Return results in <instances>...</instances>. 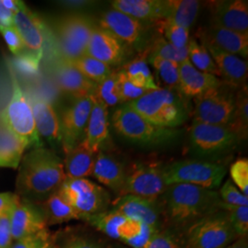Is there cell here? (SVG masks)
I'll use <instances>...</instances> for the list:
<instances>
[{
	"instance_id": "cell-1",
	"label": "cell",
	"mask_w": 248,
	"mask_h": 248,
	"mask_svg": "<svg viewBox=\"0 0 248 248\" xmlns=\"http://www.w3.org/2000/svg\"><path fill=\"white\" fill-rule=\"evenodd\" d=\"M66 176L62 159L44 146L22 156L16 181L17 195L24 200H46L62 186Z\"/></svg>"
},
{
	"instance_id": "cell-2",
	"label": "cell",
	"mask_w": 248,
	"mask_h": 248,
	"mask_svg": "<svg viewBox=\"0 0 248 248\" xmlns=\"http://www.w3.org/2000/svg\"><path fill=\"white\" fill-rule=\"evenodd\" d=\"M158 202L161 212L177 226H190L220 209L222 202L217 191L189 184L167 186Z\"/></svg>"
},
{
	"instance_id": "cell-3",
	"label": "cell",
	"mask_w": 248,
	"mask_h": 248,
	"mask_svg": "<svg viewBox=\"0 0 248 248\" xmlns=\"http://www.w3.org/2000/svg\"><path fill=\"white\" fill-rule=\"evenodd\" d=\"M126 104L151 124L168 129H177L189 114L186 97L174 89L149 90L141 98Z\"/></svg>"
},
{
	"instance_id": "cell-4",
	"label": "cell",
	"mask_w": 248,
	"mask_h": 248,
	"mask_svg": "<svg viewBox=\"0 0 248 248\" xmlns=\"http://www.w3.org/2000/svg\"><path fill=\"white\" fill-rule=\"evenodd\" d=\"M112 124L116 133L124 139L142 146H163L176 141L180 135L177 129L151 124L127 104H123L114 111Z\"/></svg>"
},
{
	"instance_id": "cell-5",
	"label": "cell",
	"mask_w": 248,
	"mask_h": 248,
	"mask_svg": "<svg viewBox=\"0 0 248 248\" xmlns=\"http://www.w3.org/2000/svg\"><path fill=\"white\" fill-rule=\"evenodd\" d=\"M8 66L12 94L9 104L0 113V119L11 133L26 143L28 149L43 147L29 98L21 89L12 65L9 62Z\"/></svg>"
},
{
	"instance_id": "cell-6",
	"label": "cell",
	"mask_w": 248,
	"mask_h": 248,
	"mask_svg": "<svg viewBox=\"0 0 248 248\" xmlns=\"http://www.w3.org/2000/svg\"><path fill=\"white\" fill-rule=\"evenodd\" d=\"M162 173L167 186L189 184L214 190L221 186L226 167L209 160H179L162 167Z\"/></svg>"
},
{
	"instance_id": "cell-7",
	"label": "cell",
	"mask_w": 248,
	"mask_h": 248,
	"mask_svg": "<svg viewBox=\"0 0 248 248\" xmlns=\"http://www.w3.org/2000/svg\"><path fill=\"white\" fill-rule=\"evenodd\" d=\"M95 22L83 14H70L60 18L54 27L60 59L71 62L85 55Z\"/></svg>"
},
{
	"instance_id": "cell-8",
	"label": "cell",
	"mask_w": 248,
	"mask_h": 248,
	"mask_svg": "<svg viewBox=\"0 0 248 248\" xmlns=\"http://www.w3.org/2000/svg\"><path fill=\"white\" fill-rule=\"evenodd\" d=\"M236 238L227 214L219 210L187 227L186 248H223Z\"/></svg>"
},
{
	"instance_id": "cell-9",
	"label": "cell",
	"mask_w": 248,
	"mask_h": 248,
	"mask_svg": "<svg viewBox=\"0 0 248 248\" xmlns=\"http://www.w3.org/2000/svg\"><path fill=\"white\" fill-rule=\"evenodd\" d=\"M188 142L191 152L201 157H217L235 148L241 141L225 125L193 122Z\"/></svg>"
},
{
	"instance_id": "cell-10",
	"label": "cell",
	"mask_w": 248,
	"mask_h": 248,
	"mask_svg": "<svg viewBox=\"0 0 248 248\" xmlns=\"http://www.w3.org/2000/svg\"><path fill=\"white\" fill-rule=\"evenodd\" d=\"M59 190L79 213L81 220L85 216L105 212L111 203L106 189L88 178H65Z\"/></svg>"
},
{
	"instance_id": "cell-11",
	"label": "cell",
	"mask_w": 248,
	"mask_h": 248,
	"mask_svg": "<svg viewBox=\"0 0 248 248\" xmlns=\"http://www.w3.org/2000/svg\"><path fill=\"white\" fill-rule=\"evenodd\" d=\"M237 90L222 82L194 98V122L226 126L234 109Z\"/></svg>"
},
{
	"instance_id": "cell-12",
	"label": "cell",
	"mask_w": 248,
	"mask_h": 248,
	"mask_svg": "<svg viewBox=\"0 0 248 248\" xmlns=\"http://www.w3.org/2000/svg\"><path fill=\"white\" fill-rule=\"evenodd\" d=\"M98 26L105 29L124 45L135 50L142 52L143 48L149 46L147 24L116 9L103 12Z\"/></svg>"
},
{
	"instance_id": "cell-13",
	"label": "cell",
	"mask_w": 248,
	"mask_h": 248,
	"mask_svg": "<svg viewBox=\"0 0 248 248\" xmlns=\"http://www.w3.org/2000/svg\"><path fill=\"white\" fill-rule=\"evenodd\" d=\"M92 105V96L75 98L62 111L59 120L61 144L64 154L83 141Z\"/></svg>"
},
{
	"instance_id": "cell-14",
	"label": "cell",
	"mask_w": 248,
	"mask_h": 248,
	"mask_svg": "<svg viewBox=\"0 0 248 248\" xmlns=\"http://www.w3.org/2000/svg\"><path fill=\"white\" fill-rule=\"evenodd\" d=\"M162 167L151 164L136 166L127 173L120 196L133 195L146 199L157 200L167 188Z\"/></svg>"
},
{
	"instance_id": "cell-15",
	"label": "cell",
	"mask_w": 248,
	"mask_h": 248,
	"mask_svg": "<svg viewBox=\"0 0 248 248\" xmlns=\"http://www.w3.org/2000/svg\"><path fill=\"white\" fill-rule=\"evenodd\" d=\"M128 46L105 29L96 25L92 31L86 55L93 57L108 66H120L128 55Z\"/></svg>"
},
{
	"instance_id": "cell-16",
	"label": "cell",
	"mask_w": 248,
	"mask_h": 248,
	"mask_svg": "<svg viewBox=\"0 0 248 248\" xmlns=\"http://www.w3.org/2000/svg\"><path fill=\"white\" fill-rule=\"evenodd\" d=\"M211 24L248 34V2L220 0L208 2Z\"/></svg>"
},
{
	"instance_id": "cell-17",
	"label": "cell",
	"mask_w": 248,
	"mask_h": 248,
	"mask_svg": "<svg viewBox=\"0 0 248 248\" xmlns=\"http://www.w3.org/2000/svg\"><path fill=\"white\" fill-rule=\"evenodd\" d=\"M195 35L202 45L213 46L223 52L248 58V34L210 23L199 28Z\"/></svg>"
},
{
	"instance_id": "cell-18",
	"label": "cell",
	"mask_w": 248,
	"mask_h": 248,
	"mask_svg": "<svg viewBox=\"0 0 248 248\" xmlns=\"http://www.w3.org/2000/svg\"><path fill=\"white\" fill-rule=\"evenodd\" d=\"M10 225L13 241L46 230L47 226L42 211L17 194L10 212Z\"/></svg>"
},
{
	"instance_id": "cell-19",
	"label": "cell",
	"mask_w": 248,
	"mask_h": 248,
	"mask_svg": "<svg viewBox=\"0 0 248 248\" xmlns=\"http://www.w3.org/2000/svg\"><path fill=\"white\" fill-rule=\"evenodd\" d=\"M113 210L126 218L138 220L159 229L161 219L158 199L152 200L133 195L120 196L113 202Z\"/></svg>"
},
{
	"instance_id": "cell-20",
	"label": "cell",
	"mask_w": 248,
	"mask_h": 248,
	"mask_svg": "<svg viewBox=\"0 0 248 248\" xmlns=\"http://www.w3.org/2000/svg\"><path fill=\"white\" fill-rule=\"evenodd\" d=\"M54 78L60 89L75 98L93 96L97 87L70 62L62 59L54 66Z\"/></svg>"
},
{
	"instance_id": "cell-21",
	"label": "cell",
	"mask_w": 248,
	"mask_h": 248,
	"mask_svg": "<svg viewBox=\"0 0 248 248\" xmlns=\"http://www.w3.org/2000/svg\"><path fill=\"white\" fill-rule=\"evenodd\" d=\"M203 46L216 63L221 75L220 78L223 79L222 82L236 89L248 86V62L237 55L223 52L213 46Z\"/></svg>"
},
{
	"instance_id": "cell-22",
	"label": "cell",
	"mask_w": 248,
	"mask_h": 248,
	"mask_svg": "<svg viewBox=\"0 0 248 248\" xmlns=\"http://www.w3.org/2000/svg\"><path fill=\"white\" fill-rule=\"evenodd\" d=\"M13 26L16 28L26 50L44 53L45 27L42 20L24 4L14 15Z\"/></svg>"
},
{
	"instance_id": "cell-23",
	"label": "cell",
	"mask_w": 248,
	"mask_h": 248,
	"mask_svg": "<svg viewBox=\"0 0 248 248\" xmlns=\"http://www.w3.org/2000/svg\"><path fill=\"white\" fill-rule=\"evenodd\" d=\"M93 105L82 142L95 154L102 150L109 137V119L108 107L92 96Z\"/></svg>"
},
{
	"instance_id": "cell-24",
	"label": "cell",
	"mask_w": 248,
	"mask_h": 248,
	"mask_svg": "<svg viewBox=\"0 0 248 248\" xmlns=\"http://www.w3.org/2000/svg\"><path fill=\"white\" fill-rule=\"evenodd\" d=\"M222 83V80L213 75L196 69L188 59L179 63L178 91L186 98H196Z\"/></svg>"
},
{
	"instance_id": "cell-25",
	"label": "cell",
	"mask_w": 248,
	"mask_h": 248,
	"mask_svg": "<svg viewBox=\"0 0 248 248\" xmlns=\"http://www.w3.org/2000/svg\"><path fill=\"white\" fill-rule=\"evenodd\" d=\"M127 173L120 160L100 150L96 155L91 176L119 195L124 186Z\"/></svg>"
},
{
	"instance_id": "cell-26",
	"label": "cell",
	"mask_w": 248,
	"mask_h": 248,
	"mask_svg": "<svg viewBox=\"0 0 248 248\" xmlns=\"http://www.w3.org/2000/svg\"><path fill=\"white\" fill-rule=\"evenodd\" d=\"M29 101L40 137H44L51 144L61 143L60 120L52 105L44 98L36 97L31 98Z\"/></svg>"
},
{
	"instance_id": "cell-27",
	"label": "cell",
	"mask_w": 248,
	"mask_h": 248,
	"mask_svg": "<svg viewBox=\"0 0 248 248\" xmlns=\"http://www.w3.org/2000/svg\"><path fill=\"white\" fill-rule=\"evenodd\" d=\"M111 8L146 24L165 19L164 0H114Z\"/></svg>"
},
{
	"instance_id": "cell-28",
	"label": "cell",
	"mask_w": 248,
	"mask_h": 248,
	"mask_svg": "<svg viewBox=\"0 0 248 248\" xmlns=\"http://www.w3.org/2000/svg\"><path fill=\"white\" fill-rule=\"evenodd\" d=\"M64 155L62 163L66 178H86L91 176L97 154L81 142Z\"/></svg>"
},
{
	"instance_id": "cell-29",
	"label": "cell",
	"mask_w": 248,
	"mask_h": 248,
	"mask_svg": "<svg viewBox=\"0 0 248 248\" xmlns=\"http://www.w3.org/2000/svg\"><path fill=\"white\" fill-rule=\"evenodd\" d=\"M42 213L46 225L60 224L72 220H81V216L58 189L49 196L43 204Z\"/></svg>"
},
{
	"instance_id": "cell-30",
	"label": "cell",
	"mask_w": 248,
	"mask_h": 248,
	"mask_svg": "<svg viewBox=\"0 0 248 248\" xmlns=\"http://www.w3.org/2000/svg\"><path fill=\"white\" fill-rule=\"evenodd\" d=\"M164 4L165 19L188 30L195 24L202 6L196 0H164Z\"/></svg>"
},
{
	"instance_id": "cell-31",
	"label": "cell",
	"mask_w": 248,
	"mask_h": 248,
	"mask_svg": "<svg viewBox=\"0 0 248 248\" xmlns=\"http://www.w3.org/2000/svg\"><path fill=\"white\" fill-rule=\"evenodd\" d=\"M27 144L11 133L0 119V168L18 169Z\"/></svg>"
},
{
	"instance_id": "cell-32",
	"label": "cell",
	"mask_w": 248,
	"mask_h": 248,
	"mask_svg": "<svg viewBox=\"0 0 248 248\" xmlns=\"http://www.w3.org/2000/svg\"><path fill=\"white\" fill-rule=\"evenodd\" d=\"M159 229L144 222L127 218L120 230L119 240L133 248H146Z\"/></svg>"
},
{
	"instance_id": "cell-33",
	"label": "cell",
	"mask_w": 248,
	"mask_h": 248,
	"mask_svg": "<svg viewBox=\"0 0 248 248\" xmlns=\"http://www.w3.org/2000/svg\"><path fill=\"white\" fill-rule=\"evenodd\" d=\"M121 71L124 72L127 78L132 81L134 85L147 91L160 88L156 84L149 68L147 62V55L145 53L128 62H125Z\"/></svg>"
},
{
	"instance_id": "cell-34",
	"label": "cell",
	"mask_w": 248,
	"mask_h": 248,
	"mask_svg": "<svg viewBox=\"0 0 248 248\" xmlns=\"http://www.w3.org/2000/svg\"><path fill=\"white\" fill-rule=\"evenodd\" d=\"M232 133L236 135L241 142L248 136V86L236 92L235 105L230 121L226 125Z\"/></svg>"
},
{
	"instance_id": "cell-35",
	"label": "cell",
	"mask_w": 248,
	"mask_h": 248,
	"mask_svg": "<svg viewBox=\"0 0 248 248\" xmlns=\"http://www.w3.org/2000/svg\"><path fill=\"white\" fill-rule=\"evenodd\" d=\"M82 220L108 237L119 240L120 230L127 218L122 213L111 209L102 213L85 216Z\"/></svg>"
},
{
	"instance_id": "cell-36",
	"label": "cell",
	"mask_w": 248,
	"mask_h": 248,
	"mask_svg": "<svg viewBox=\"0 0 248 248\" xmlns=\"http://www.w3.org/2000/svg\"><path fill=\"white\" fill-rule=\"evenodd\" d=\"M188 52V60L192 63V65L199 71L207 73L213 75L216 78H220V72L213 61L212 56L205 46L201 45L195 37L189 38V42L187 45Z\"/></svg>"
},
{
	"instance_id": "cell-37",
	"label": "cell",
	"mask_w": 248,
	"mask_h": 248,
	"mask_svg": "<svg viewBox=\"0 0 248 248\" xmlns=\"http://www.w3.org/2000/svg\"><path fill=\"white\" fill-rule=\"evenodd\" d=\"M69 62L83 76L96 84L100 83L112 73L110 66L86 54Z\"/></svg>"
},
{
	"instance_id": "cell-38",
	"label": "cell",
	"mask_w": 248,
	"mask_h": 248,
	"mask_svg": "<svg viewBox=\"0 0 248 248\" xmlns=\"http://www.w3.org/2000/svg\"><path fill=\"white\" fill-rule=\"evenodd\" d=\"M145 54L147 56L159 57L165 60L181 63L188 59L187 47L179 49L171 45L163 37L155 39L146 49Z\"/></svg>"
},
{
	"instance_id": "cell-39",
	"label": "cell",
	"mask_w": 248,
	"mask_h": 248,
	"mask_svg": "<svg viewBox=\"0 0 248 248\" xmlns=\"http://www.w3.org/2000/svg\"><path fill=\"white\" fill-rule=\"evenodd\" d=\"M147 62L155 68L165 89L178 90L179 63L155 56H147Z\"/></svg>"
},
{
	"instance_id": "cell-40",
	"label": "cell",
	"mask_w": 248,
	"mask_h": 248,
	"mask_svg": "<svg viewBox=\"0 0 248 248\" xmlns=\"http://www.w3.org/2000/svg\"><path fill=\"white\" fill-rule=\"evenodd\" d=\"M160 33L164 35V39H166L171 45L176 46L177 48L182 49L186 48L189 42V31L188 29L178 26L177 24L163 19L155 23Z\"/></svg>"
},
{
	"instance_id": "cell-41",
	"label": "cell",
	"mask_w": 248,
	"mask_h": 248,
	"mask_svg": "<svg viewBox=\"0 0 248 248\" xmlns=\"http://www.w3.org/2000/svg\"><path fill=\"white\" fill-rule=\"evenodd\" d=\"M220 209L227 214L228 220L237 238L248 237V206H232L221 202Z\"/></svg>"
},
{
	"instance_id": "cell-42",
	"label": "cell",
	"mask_w": 248,
	"mask_h": 248,
	"mask_svg": "<svg viewBox=\"0 0 248 248\" xmlns=\"http://www.w3.org/2000/svg\"><path fill=\"white\" fill-rule=\"evenodd\" d=\"M93 96L98 98L108 108L121 104L117 87V72L112 71L105 79L97 84Z\"/></svg>"
},
{
	"instance_id": "cell-43",
	"label": "cell",
	"mask_w": 248,
	"mask_h": 248,
	"mask_svg": "<svg viewBox=\"0 0 248 248\" xmlns=\"http://www.w3.org/2000/svg\"><path fill=\"white\" fill-rule=\"evenodd\" d=\"M43 54L44 53H35L25 50L20 54L15 56L14 67L12 66L13 69H15L14 71L18 72L26 78L35 77L39 73Z\"/></svg>"
},
{
	"instance_id": "cell-44",
	"label": "cell",
	"mask_w": 248,
	"mask_h": 248,
	"mask_svg": "<svg viewBox=\"0 0 248 248\" xmlns=\"http://www.w3.org/2000/svg\"><path fill=\"white\" fill-rule=\"evenodd\" d=\"M117 87L121 104H126L134 101L143 96L147 90L134 85L132 81L127 78L124 72H117Z\"/></svg>"
},
{
	"instance_id": "cell-45",
	"label": "cell",
	"mask_w": 248,
	"mask_h": 248,
	"mask_svg": "<svg viewBox=\"0 0 248 248\" xmlns=\"http://www.w3.org/2000/svg\"><path fill=\"white\" fill-rule=\"evenodd\" d=\"M231 181L244 195L248 196V160H236L230 168Z\"/></svg>"
},
{
	"instance_id": "cell-46",
	"label": "cell",
	"mask_w": 248,
	"mask_h": 248,
	"mask_svg": "<svg viewBox=\"0 0 248 248\" xmlns=\"http://www.w3.org/2000/svg\"><path fill=\"white\" fill-rule=\"evenodd\" d=\"M222 202L232 206H248V197L244 195L235 185L228 179L218 192Z\"/></svg>"
},
{
	"instance_id": "cell-47",
	"label": "cell",
	"mask_w": 248,
	"mask_h": 248,
	"mask_svg": "<svg viewBox=\"0 0 248 248\" xmlns=\"http://www.w3.org/2000/svg\"><path fill=\"white\" fill-rule=\"evenodd\" d=\"M0 33L4 38L7 45L9 46L10 52L15 56H17L26 50L20 36L18 34L16 28L13 25L12 26L0 25Z\"/></svg>"
},
{
	"instance_id": "cell-48",
	"label": "cell",
	"mask_w": 248,
	"mask_h": 248,
	"mask_svg": "<svg viewBox=\"0 0 248 248\" xmlns=\"http://www.w3.org/2000/svg\"><path fill=\"white\" fill-rule=\"evenodd\" d=\"M146 248H184L169 232L158 230L152 237Z\"/></svg>"
},
{
	"instance_id": "cell-49",
	"label": "cell",
	"mask_w": 248,
	"mask_h": 248,
	"mask_svg": "<svg viewBox=\"0 0 248 248\" xmlns=\"http://www.w3.org/2000/svg\"><path fill=\"white\" fill-rule=\"evenodd\" d=\"M50 238V234L46 229L35 234L28 235L26 237L15 241L11 248H44Z\"/></svg>"
},
{
	"instance_id": "cell-50",
	"label": "cell",
	"mask_w": 248,
	"mask_h": 248,
	"mask_svg": "<svg viewBox=\"0 0 248 248\" xmlns=\"http://www.w3.org/2000/svg\"><path fill=\"white\" fill-rule=\"evenodd\" d=\"M10 212L0 216V248H11L13 245L10 225Z\"/></svg>"
},
{
	"instance_id": "cell-51",
	"label": "cell",
	"mask_w": 248,
	"mask_h": 248,
	"mask_svg": "<svg viewBox=\"0 0 248 248\" xmlns=\"http://www.w3.org/2000/svg\"><path fill=\"white\" fill-rule=\"evenodd\" d=\"M58 248H100L97 244L85 239L81 236L74 235L64 240L62 246Z\"/></svg>"
},
{
	"instance_id": "cell-52",
	"label": "cell",
	"mask_w": 248,
	"mask_h": 248,
	"mask_svg": "<svg viewBox=\"0 0 248 248\" xmlns=\"http://www.w3.org/2000/svg\"><path fill=\"white\" fill-rule=\"evenodd\" d=\"M15 198L16 194L10 192L0 193V216L11 211Z\"/></svg>"
},
{
	"instance_id": "cell-53",
	"label": "cell",
	"mask_w": 248,
	"mask_h": 248,
	"mask_svg": "<svg viewBox=\"0 0 248 248\" xmlns=\"http://www.w3.org/2000/svg\"><path fill=\"white\" fill-rule=\"evenodd\" d=\"M14 13L6 9L0 0V25L12 26L14 22Z\"/></svg>"
},
{
	"instance_id": "cell-54",
	"label": "cell",
	"mask_w": 248,
	"mask_h": 248,
	"mask_svg": "<svg viewBox=\"0 0 248 248\" xmlns=\"http://www.w3.org/2000/svg\"><path fill=\"white\" fill-rule=\"evenodd\" d=\"M2 5L7 9H9V11H11L12 13H17L19 9H21V7L25 4L22 1H18V0H1Z\"/></svg>"
},
{
	"instance_id": "cell-55",
	"label": "cell",
	"mask_w": 248,
	"mask_h": 248,
	"mask_svg": "<svg viewBox=\"0 0 248 248\" xmlns=\"http://www.w3.org/2000/svg\"><path fill=\"white\" fill-rule=\"evenodd\" d=\"M223 248H248V237H239Z\"/></svg>"
},
{
	"instance_id": "cell-56",
	"label": "cell",
	"mask_w": 248,
	"mask_h": 248,
	"mask_svg": "<svg viewBox=\"0 0 248 248\" xmlns=\"http://www.w3.org/2000/svg\"><path fill=\"white\" fill-rule=\"evenodd\" d=\"M54 248V245H53V241L52 238L47 241V243L45 244V248Z\"/></svg>"
},
{
	"instance_id": "cell-57",
	"label": "cell",
	"mask_w": 248,
	"mask_h": 248,
	"mask_svg": "<svg viewBox=\"0 0 248 248\" xmlns=\"http://www.w3.org/2000/svg\"><path fill=\"white\" fill-rule=\"evenodd\" d=\"M54 248H56V247H55V246H54Z\"/></svg>"
}]
</instances>
